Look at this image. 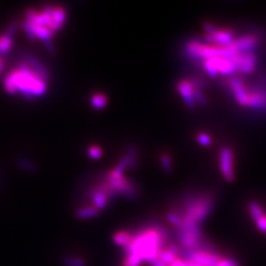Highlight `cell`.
Here are the masks:
<instances>
[{"instance_id":"1","label":"cell","mask_w":266,"mask_h":266,"mask_svg":"<svg viewBox=\"0 0 266 266\" xmlns=\"http://www.w3.org/2000/svg\"><path fill=\"white\" fill-rule=\"evenodd\" d=\"M135 161L136 155L134 151L128 153L120 160L115 168L111 169L89 189L88 203L85 205L99 212L106 208L110 202L118 196L127 198L136 197L138 195V187L127 176L128 171L135 166Z\"/></svg>"},{"instance_id":"2","label":"cell","mask_w":266,"mask_h":266,"mask_svg":"<svg viewBox=\"0 0 266 266\" xmlns=\"http://www.w3.org/2000/svg\"><path fill=\"white\" fill-rule=\"evenodd\" d=\"M49 75L43 63L33 56H24L6 73L3 87L9 95L28 100L44 95L48 88Z\"/></svg>"},{"instance_id":"3","label":"cell","mask_w":266,"mask_h":266,"mask_svg":"<svg viewBox=\"0 0 266 266\" xmlns=\"http://www.w3.org/2000/svg\"><path fill=\"white\" fill-rule=\"evenodd\" d=\"M67 12L61 6L47 5L29 9L22 21V30L34 42L51 45L66 23Z\"/></svg>"},{"instance_id":"4","label":"cell","mask_w":266,"mask_h":266,"mask_svg":"<svg viewBox=\"0 0 266 266\" xmlns=\"http://www.w3.org/2000/svg\"><path fill=\"white\" fill-rule=\"evenodd\" d=\"M214 197L210 192L188 193L179 206L172 209L180 219L179 228L200 226L214 207Z\"/></svg>"},{"instance_id":"5","label":"cell","mask_w":266,"mask_h":266,"mask_svg":"<svg viewBox=\"0 0 266 266\" xmlns=\"http://www.w3.org/2000/svg\"><path fill=\"white\" fill-rule=\"evenodd\" d=\"M203 30L205 32L204 39L209 44L216 46H228L233 44L235 39V32L229 28H218L211 23H204Z\"/></svg>"},{"instance_id":"6","label":"cell","mask_w":266,"mask_h":266,"mask_svg":"<svg viewBox=\"0 0 266 266\" xmlns=\"http://www.w3.org/2000/svg\"><path fill=\"white\" fill-rule=\"evenodd\" d=\"M180 256L183 261L201 266H217L222 260L221 256L218 254L203 251H186L181 249Z\"/></svg>"},{"instance_id":"7","label":"cell","mask_w":266,"mask_h":266,"mask_svg":"<svg viewBox=\"0 0 266 266\" xmlns=\"http://www.w3.org/2000/svg\"><path fill=\"white\" fill-rule=\"evenodd\" d=\"M219 169L224 179L232 182L235 179V156L234 151L229 146H223L218 155Z\"/></svg>"},{"instance_id":"8","label":"cell","mask_w":266,"mask_h":266,"mask_svg":"<svg viewBox=\"0 0 266 266\" xmlns=\"http://www.w3.org/2000/svg\"><path fill=\"white\" fill-rule=\"evenodd\" d=\"M232 60L236 65L237 73L242 75H250L255 72L259 58L256 51L239 52L233 57Z\"/></svg>"},{"instance_id":"9","label":"cell","mask_w":266,"mask_h":266,"mask_svg":"<svg viewBox=\"0 0 266 266\" xmlns=\"http://www.w3.org/2000/svg\"><path fill=\"white\" fill-rule=\"evenodd\" d=\"M176 88H177V93L180 99L182 100L186 108H188L189 110H194L197 108V104L194 99L195 86L190 80V78L180 79L177 82Z\"/></svg>"},{"instance_id":"10","label":"cell","mask_w":266,"mask_h":266,"mask_svg":"<svg viewBox=\"0 0 266 266\" xmlns=\"http://www.w3.org/2000/svg\"><path fill=\"white\" fill-rule=\"evenodd\" d=\"M260 40L258 34H246L236 38L232 44L238 52H253L259 46Z\"/></svg>"},{"instance_id":"11","label":"cell","mask_w":266,"mask_h":266,"mask_svg":"<svg viewBox=\"0 0 266 266\" xmlns=\"http://www.w3.org/2000/svg\"><path fill=\"white\" fill-rule=\"evenodd\" d=\"M248 210L250 213L251 218L255 222L258 221L260 218H262L266 213L264 207L257 201H250L248 203Z\"/></svg>"},{"instance_id":"12","label":"cell","mask_w":266,"mask_h":266,"mask_svg":"<svg viewBox=\"0 0 266 266\" xmlns=\"http://www.w3.org/2000/svg\"><path fill=\"white\" fill-rule=\"evenodd\" d=\"M113 239L117 245H119L120 247L124 249L130 244L132 240V232L131 231H119L114 235Z\"/></svg>"},{"instance_id":"13","label":"cell","mask_w":266,"mask_h":266,"mask_svg":"<svg viewBox=\"0 0 266 266\" xmlns=\"http://www.w3.org/2000/svg\"><path fill=\"white\" fill-rule=\"evenodd\" d=\"M107 102H108L107 97L102 93H96L91 98V104H92L93 108L98 109V110L104 108L106 106Z\"/></svg>"},{"instance_id":"14","label":"cell","mask_w":266,"mask_h":266,"mask_svg":"<svg viewBox=\"0 0 266 266\" xmlns=\"http://www.w3.org/2000/svg\"><path fill=\"white\" fill-rule=\"evenodd\" d=\"M196 141L203 147H208L212 144V137L206 133H199L196 135Z\"/></svg>"},{"instance_id":"15","label":"cell","mask_w":266,"mask_h":266,"mask_svg":"<svg viewBox=\"0 0 266 266\" xmlns=\"http://www.w3.org/2000/svg\"><path fill=\"white\" fill-rule=\"evenodd\" d=\"M64 264L67 266H85V261L78 257H67L64 259Z\"/></svg>"},{"instance_id":"16","label":"cell","mask_w":266,"mask_h":266,"mask_svg":"<svg viewBox=\"0 0 266 266\" xmlns=\"http://www.w3.org/2000/svg\"><path fill=\"white\" fill-rule=\"evenodd\" d=\"M161 165L164 168V171H166L167 173H171L173 171V162H172V159L169 155H167V154L162 155Z\"/></svg>"},{"instance_id":"17","label":"cell","mask_w":266,"mask_h":266,"mask_svg":"<svg viewBox=\"0 0 266 266\" xmlns=\"http://www.w3.org/2000/svg\"><path fill=\"white\" fill-rule=\"evenodd\" d=\"M217 266H240L239 263L232 258H222Z\"/></svg>"},{"instance_id":"18","label":"cell","mask_w":266,"mask_h":266,"mask_svg":"<svg viewBox=\"0 0 266 266\" xmlns=\"http://www.w3.org/2000/svg\"><path fill=\"white\" fill-rule=\"evenodd\" d=\"M257 224V227L258 229L261 231V232H266V214H265L262 218H260L258 221L256 222Z\"/></svg>"},{"instance_id":"19","label":"cell","mask_w":266,"mask_h":266,"mask_svg":"<svg viewBox=\"0 0 266 266\" xmlns=\"http://www.w3.org/2000/svg\"><path fill=\"white\" fill-rule=\"evenodd\" d=\"M101 153H102V151H101V149L99 148V147H91L90 149H89V155H90V157L91 158H99L100 156H101Z\"/></svg>"},{"instance_id":"20","label":"cell","mask_w":266,"mask_h":266,"mask_svg":"<svg viewBox=\"0 0 266 266\" xmlns=\"http://www.w3.org/2000/svg\"><path fill=\"white\" fill-rule=\"evenodd\" d=\"M5 69H6V56L0 53V75L5 71Z\"/></svg>"},{"instance_id":"21","label":"cell","mask_w":266,"mask_h":266,"mask_svg":"<svg viewBox=\"0 0 266 266\" xmlns=\"http://www.w3.org/2000/svg\"><path fill=\"white\" fill-rule=\"evenodd\" d=\"M185 263H186V266H201L199 265H196V264H193V263H190V262H185Z\"/></svg>"},{"instance_id":"22","label":"cell","mask_w":266,"mask_h":266,"mask_svg":"<svg viewBox=\"0 0 266 266\" xmlns=\"http://www.w3.org/2000/svg\"></svg>"}]
</instances>
